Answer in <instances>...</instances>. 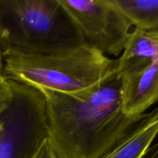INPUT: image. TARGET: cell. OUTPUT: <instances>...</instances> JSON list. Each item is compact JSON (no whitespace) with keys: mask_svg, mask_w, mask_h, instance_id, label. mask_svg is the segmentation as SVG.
Returning a JSON list of instances; mask_svg holds the SVG:
<instances>
[{"mask_svg":"<svg viewBox=\"0 0 158 158\" xmlns=\"http://www.w3.org/2000/svg\"><path fill=\"white\" fill-rule=\"evenodd\" d=\"M48 140L56 158H102L141 120L124 114L118 71L97 89L71 96L46 89Z\"/></svg>","mask_w":158,"mask_h":158,"instance_id":"1","label":"cell"},{"mask_svg":"<svg viewBox=\"0 0 158 158\" xmlns=\"http://www.w3.org/2000/svg\"><path fill=\"white\" fill-rule=\"evenodd\" d=\"M2 54L5 80L71 96L93 92L118 71L117 60L86 45L50 55Z\"/></svg>","mask_w":158,"mask_h":158,"instance_id":"2","label":"cell"},{"mask_svg":"<svg viewBox=\"0 0 158 158\" xmlns=\"http://www.w3.org/2000/svg\"><path fill=\"white\" fill-rule=\"evenodd\" d=\"M84 45L59 0H0V50L27 54L69 52Z\"/></svg>","mask_w":158,"mask_h":158,"instance_id":"3","label":"cell"},{"mask_svg":"<svg viewBox=\"0 0 158 158\" xmlns=\"http://www.w3.org/2000/svg\"><path fill=\"white\" fill-rule=\"evenodd\" d=\"M8 81L11 96L0 114V158H32L48 138L46 99L33 86Z\"/></svg>","mask_w":158,"mask_h":158,"instance_id":"4","label":"cell"},{"mask_svg":"<svg viewBox=\"0 0 158 158\" xmlns=\"http://www.w3.org/2000/svg\"><path fill=\"white\" fill-rule=\"evenodd\" d=\"M77 26L84 45L105 56L123 52L132 24L110 0H59Z\"/></svg>","mask_w":158,"mask_h":158,"instance_id":"5","label":"cell"},{"mask_svg":"<svg viewBox=\"0 0 158 158\" xmlns=\"http://www.w3.org/2000/svg\"><path fill=\"white\" fill-rule=\"evenodd\" d=\"M117 69L123 112L129 117L143 115L158 101V60L118 62Z\"/></svg>","mask_w":158,"mask_h":158,"instance_id":"6","label":"cell"},{"mask_svg":"<svg viewBox=\"0 0 158 158\" xmlns=\"http://www.w3.org/2000/svg\"><path fill=\"white\" fill-rule=\"evenodd\" d=\"M158 134V106L141 120L102 158H141Z\"/></svg>","mask_w":158,"mask_h":158,"instance_id":"7","label":"cell"},{"mask_svg":"<svg viewBox=\"0 0 158 158\" xmlns=\"http://www.w3.org/2000/svg\"><path fill=\"white\" fill-rule=\"evenodd\" d=\"M135 29L158 31V0H110Z\"/></svg>","mask_w":158,"mask_h":158,"instance_id":"8","label":"cell"},{"mask_svg":"<svg viewBox=\"0 0 158 158\" xmlns=\"http://www.w3.org/2000/svg\"><path fill=\"white\" fill-rule=\"evenodd\" d=\"M133 59L158 60V31L134 29L130 33L119 63Z\"/></svg>","mask_w":158,"mask_h":158,"instance_id":"9","label":"cell"},{"mask_svg":"<svg viewBox=\"0 0 158 158\" xmlns=\"http://www.w3.org/2000/svg\"><path fill=\"white\" fill-rule=\"evenodd\" d=\"M11 96V88L9 82L5 80L2 76L0 77V114L5 109Z\"/></svg>","mask_w":158,"mask_h":158,"instance_id":"10","label":"cell"},{"mask_svg":"<svg viewBox=\"0 0 158 158\" xmlns=\"http://www.w3.org/2000/svg\"><path fill=\"white\" fill-rule=\"evenodd\" d=\"M32 158H56L48 138L43 141Z\"/></svg>","mask_w":158,"mask_h":158,"instance_id":"11","label":"cell"},{"mask_svg":"<svg viewBox=\"0 0 158 158\" xmlns=\"http://www.w3.org/2000/svg\"><path fill=\"white\" fill-rule=\"evenodd\" d=\"M141 158H158V142L151 144Z\"/></svg>","mask_w":158,"mask_h":158,"instance_id":"12","label":"cell"},{"mask_svg":"<svg viewBox=\"0 0 158 158\" xmlns=\"http://www.w3.org/2000/svg\"><path fill=\"white\" fill-rule=\"evenodd\" d=\"M2 69H3V60H2V54L0 50V77L2 76Z\"/></svg>","mask_w":158,"mask_h":158,"instance_id":"13","label":"cell"}]
</instances>
